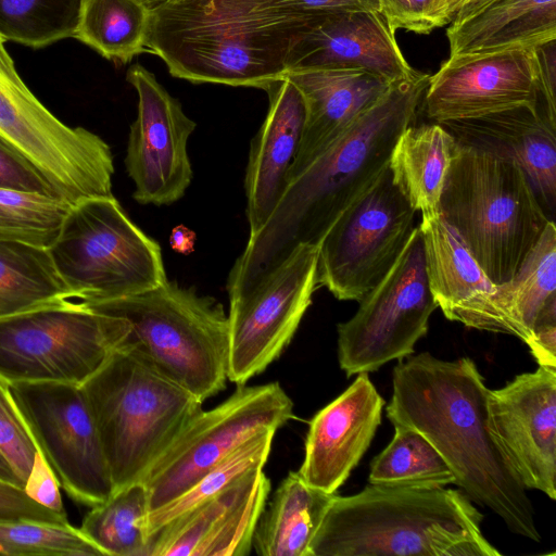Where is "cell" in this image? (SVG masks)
Instances as JSON below:
<instances>
[{
  "label": "cell",
  "instance_id": "39",
  "mask_svg": "<svg viewBox=\"0 0 556 556\" xmlns=\"http://www.w3.org/2000/svg\"><path fill=\"white\" fill-rule=\"evenodd\" d=\"M0 450L26 484L38 459L39 450L9 390L0 379Z\"/></svg>",
  "mask_w": 556,
  "mask_h": 556
},
{
  "label": "cell",
  "instance_id": "32",
  "mask_svg": "<svg viewBox=\"0 0 556 556\" xmlns=\"http://www.w3.org/2000/svg\"><path fill=\"white\" fill-rule=\"evenodd\" d=\"M150 511L149 491L139 481L91 507L79 529L106 556H148Z\"/></svg>",
  "mask_w": 556,
  "mask_h": 556
},
{
  "label": "cell",
  "instance_id": "13",
  "mask_svg": "<svg viewBox=\"0 0 556 556\" xmlns=\"http://www.w3.org/2000/svg\"><path fill=\"white\" fill-rule=\"evenodd\" d=\"M293 417V402L278 382L238 386L225 402L195 415L142 479L151 511L179 496L262 429L277 430Z\"/></svg>",
  "mask_w": 556,
  "mask_h": 556
},
{
  "label": "cell",
  "instance_id": "49",
  "mask_svg": "<svg viewBox=\"0 0 556 556\" xmlns=\"http://www.w3.org/2000/svg\"><path fill=\"white\" fill-rule=\"evenodd\" d=\"M147 4H149L151 8H153L154 5L161 3V2H164L166 0H143Z\"/></svg>",
  "mask_w": 556,
  "mask_h": 556
},
{
  "label": "cell",
  "instance_id": "19",
  "mask_svg": "<svg viewBox=\"0 0 556 556\" xmlns=\"http://www.w3.org/2000/svg\"><path fill=\"white\" fill-rule=\"evenodd\" d=\"M270 492L255 468L149 536L148 556H245Z\"/></svg>",
  "mask_w": 556,
  "mask_h": 556
},
{
  "label": "cell",
  "instance_id": "29",
  "mask_svg": "<svg viewBox=\"0 0 556 556\" xmlns=\"http://www.w3.org/2000/svg\"><path fill=\"white\" fill-rule=\"evenodd\" d=\"M455 144V138L439 123L413 124L396 140L389 169L416 212L438 211Z\"/></svg>",
  "mask_w": 556,
  "mask_h": 556
},
{
  "label": "cell",
  "instance_id": "30",
  "mask_svg": "<svg viewBox=\"0 0 556 556\" xmlns=\"http://www.w3.org/2000/svg\"><path fill=\"white\" fill-rule=\"evenodd\" d=\"M72 300L48 248L0 239V318Z\"/></svg>",
  "mask_w": 556,
  "mask_h": 556
},
{
  "label": "cell",
  "instance_id": "23",
  "mask_svg": "<svg viewBox=\"0 0 556 556\" xmlns=\"http://www.w3.org/2000/svg\"><path fill=\"white\" fill-rule=\"evenodd\" d=\"M265 91L269 108L251 142L244 179L250 236L267 223L286 190L305 119L302 94L287 76Z\"/></svg>",
  "mask_w": 556,
  "mask_h": 556
},
{
  "label": "cell",
  "instance_id": "6",
  "mask_svg": "<svg viewBox=\"0 0 556 556\" xmlns=\"http://www.w3.org/2000/svg\"><path fill=\"white\" fill-rule=\"evenodd\" d=\"M81 386L115 491L142 481L202 402L121 345Z\"/></svg>",
  "mask_w": 556,
  "mask_h": 556
},
{
  "label": "cell",
  "instance_id": "28",
  "mask_svg": "<svg viewBox=\"0 0 556 556\" xmlns=\"http://www.w3.org/2000/svg\"><path fill=\"white\" fill-rule=\"evenodd\" d=\"M336 493L307 484L290 472L262 513L253 538L261 556H309V545Z\"/></svg>",
  "mask_w": 556,
  "mask_h": 556
},
{
  "label": "cell",
  "instance_id": "27",
  "mask_svg": "<svg viewBox=\"0 0 556 556\" xmlns=\"http://www.w3.org/2000/svg\"><path fill=\"white\" fill-rule=\"evenodd\" d=\"M448 58L529 49L556 39V0H495L446 29Z\"/></svg>",
  "mask_w": 556,
  "mask_h": 556
},
{
  "label": "cell",
  "instance_id": "5",
  "mask_svg": "<svg viewBox=\"0 0 556 556\" xmlns=\"http://www.w3.org/2000/svg\"><path fill=\"white\" fill-rule=\"evenodd\" d=\"M438 212L494 285L516 274L553 220L515 161L458 142Z\"/></svg>",
  "mask_w": 556,
  "mask_h": 556
},
{
  "label": "cell",
  "instance_id": "35",
  "mask_svg": "<svg viewBox=\"0 0 556 556\" xmlns=\"http://www.w3.org/2000/svg\"><path fill=\"white\" fill-rule=\"evenodd\" d=\"M84 0H0V37L39 49L74 37Z\"/></svg>",
  "mask_w": 556,
  "mask_h": 556
},
{
  "label": "cell",
  "instance_id": "9",
  "mask_svg": "<svg viewBox=\"0 0 556 556\" xmlns=\"http://www.w3.org/2000/svg\"><path fill=\"white\" fill-rule=\"evenodd\" d=\"M129 331L124 318L73 300L0 318V379L83 384Z\"/></svg>",
  "mask_w": 556,
  "mask_h": 556
},
{
  "label": "cell",
  "instance_id": "20",
  "mask_svg": "<svg viewBox=\"0 0 556 556\" xmlns=\"http://www.w3.org/2000/svg\"><path fill=\"white\" fill-rule=\"evenodd\" d=\"M359 70L392 83L412 76L394 34L379 12L351 11L312 16L294 39L287 74Z\"/></svg>",
  "mask_w": 556,
  "mask_h": 556
},
{
  "label": "cell",
  "instance_id": "36",
  "mask_svg": "<svg viewBox=\"0 0 556 556\" xmlns=\"http://www.w3.org/2000/svg\"><path fill=\"white\" fill-rule=\"evenodd\" d=\"M71 206L58 197L0 189V239L49 248Z\"/></svg>",
  "mask_w": 556,
  "mask_h": 556
},
{
  "label": "cell",
  "instance_id": "11",
  "mask_svg": "<svg viewBox=\"0 0 556 556\" xmlns=\"http://www.w3.org/2000/svg\"><path fill=\"white\" fill-rule=\"evenodd\" d=\"M437 307L418 225L386 276L359 301L354 316L338 325L340 368L351 377L413 355Z\"/></svg>",
  "mask_w": 556,
  "mask_h": 556
},
{
  "label": "cell",
  "instance_id": "43",
  "mask_svg": "<svg viewBox=\"0 0 556 556\" xmlns=\"http://www.w3.org/2000/svg\"><path fill=\"white\" fill-rule=\"evenodd\" d=\"M289 12L300 16H317L351 11L379 12L378 0H276Z\"/></svg>",
  "mask_w": 556,
  "mask_h": 556
},
{
  "label": "cell",
  "instance_id": "17",
  "mask_svg": "<svg viewBox=\"0 0 556 556\" xmlns=\"http://www.w3.org/2000/svg\"><path fill=\"white\" fill-rule=\"evenodd\" d=\"M488 429L527 490L556 500V368L539 366L488 390Z\"/></svg>",
  "mask_w": 556,
  "mask_h": 556
},
{
  "label": "cell",
  "instance_id": "14",
  "mask_svg": "<svg viewBox=\"0 0 556 556\" xmlns=\"http://www.w3.org/2000/svg\"><path fill=\"white\" fill-rule=\"evenodd\" d=\"M40 455L59 486L93 507L115 492L100 437L80 384L8 383Z\"/></svg>",
  "mask_w": 556,
  "mask_h": 556
},
{
  "label": "cell",
  "instance_id": "10",
  "mask_svg": "<svg viewBox=\"0 0 556 556\" xmlns=\"http://www.w3.org/2000/svg\"><path fill=\"white\" fill-rule=\"evenodd\" d=\"M0 37V136L23 153L72 205L112 197L109 144L56 118L28 89Z\"/></svg>",
  "mask_w": 556,
  "mask_h": 556
},
{
  "label": "cell",
  "instance_id": "4",
  "mask_svg": "<svg viewBox=\"0 0 556 556\" xmlns=\"http://www.w3.org/2000/svg\"><path fill=\"white\" fill-rule=\"evenodd\" d=\"M459 490L370 484L334 495L309 556H501Z\"/></svg>",
  "mask_w": 556,
  "mask_h": 556
},
{
  "label": "cell",
  "instance_id": "44",
  "mask_svg": "<svg viewBox=\"0 0 556 556\" xmlns=\"http://www.w3.org/2000/svg\"><path fill=\"white\" fill-rule=\"evenodd\" d=\"M539 366L556 368V313L541 315L526 343Z\"/></svg>",
  "mask_w": 556,
  "mask_h": 556
},
{
  "label": "cell",
  "instance_id": "45",
  "mask_svg": "<svg viewBox=\"0 0 556 556\" xmlns=\"http://www.w3.org/2000/svg\"><path fill=\"white\" fill-rule=\"evenodd\" d=\"M24 490L40 504L56 511L65 513L59 492V483L42 456L38 459Z\"/></svg>",
  "mask_w": 556,
  "mask_h": 556
},
{
  "label": "cell",
  "instance_id": "46",
  "mask_svg": "<svg viewBox=\"0 0 556 556\" xmlns=\"http://www.w3.org/2000/svg\"><path fill=\"white\" fill-rule=\"evenodd\" d=\"M195 242V233L180 225L172 230L169 237V243L173 250L176 252L188 254L193 251Z\"/></svg>",
  "mask_w": 556,
  "mask_h": 556
},
{
  "label": "cell",
  "instance_id": "47",
  "mask_svg": "<svg viewBox=\"0 0 556 556\" xmlns=\"http://www.w3.org/2000/svg\"><path fill=\"white\" fill-rule=\"evenodd\" d=\"M0 481L14 485L20 489H25V483L16 473L10 460L4 453L0 450Z\"/></svg>",
  "mask_w": 556,
  "mask_h": 556
},
{
  "label": "cell",
  "instance_id": "26",
  "mask_svg": "<svg viewBox=\"0 0 556 556\" xmlns=\"http://www.w3.org/2000/svg\"><path fill=\"white\" fill-rule=\"evenodd\" d=\"M556 227L549 220L506 282L486 295L475 329L513 334L527 343L539 315L556 304Z\"/></svg>",
  "mask_w": 556,
  "mask_h": 556
},
{
  "label": "cell",
  "instance_id": "3",
  "mask_svg": "<svg viewBox=\"0 0 556 556\" xmlns=\"http://www.w3.org/2000/svg\"><path fill=\"white\" fill-rule=\"evenodd\" d=\"M309 17L276 0H166L151 10L146 49L176 78L265 90L287 75Z\"/></svg>",
  "mask_w": 556,
  "mask_h": 556
},
{
  "label": "cell",
  "instance_id": "48",
  "mask_svg": "<svg viewBox=\"0 0 556 556\" xmlns=\"http://www.w3.org/2000/svg\"><path fill=\"white\" fill-rule=\"evenodd\" d=\"M495 0H464L452 23H459Z\"/></svg>",
  "mask_w": 556,
  "mask_h": 556
},
{
  "label": "cell",
  "instance_id": "37",
  "mask_svg": "<svg viewBox=\"0 0 556 556\" xmlns=\"http://www.w3.org/2000/svg\"><path fill=\"white\" fill-rule=\"evenodd\" d=\"M0 555L104 556L79 528L26 520L0 522Z\"/></svg>",
  "mask_w": 556,
  "mask_h": 556
},
{
  "label": "cell",
  "instance_id": "2",
  "mask_svg": "<svg viewBox=\"0 0 556 556\" xmlns=\"http://www.w3.org/2000/svg\"><path fill=\"white\" fill-rule=\"evenodd\" d=\"M392 386L386 410L393 426L422 434L471 502L498 515L513 533L540 542L527 489L488 429L489 389L475 362L410 355L394 367Z\"/></svg>",
  "mask_w": 556,
  "mask_h": 556
},
{
  "label": "cell",
  "instance_id": "12",
  "mask_svg": "<svg viewBox=\"0 0 556 556\" xmlns=\"http://www.w3.org/2000/svg\"><path fill=\"white\" fill-rule=\"evenodd\" d=\"M416 211L389 166L333 222L318 243L317 286L359 302L392 267L415 226Z\"/></svg>",
  "mask_w": 556,
  "mask_h": 556
},
{
  "label": "cell",
  "instance_id": "33",
  "mask_svg": "<svg viewBox=\"0 0 556 556\" xmlns=\"http://www.w3.org/2000/svg\"><path fill=\"white\" fill-rule=\"evenodd\" d=\"M394 430L391 442L370 464V484L435 488L454 483L447 464L422 434L401 426Z\"/></svg>",
  "mask_w": 556,
  "mask_h": 556
},
{
  "label": "cell",
  "instance_id": "16",
  "mask_svg": "<svg viewBox=\"0 0 556 556\" xmlns=\"http://www.w3.org/2000/svg\"><path fill=\"white\" fill-rule=\"evenodd\" d=\"M126 79L138 94L125 157L135 185L132 197L140 204H172L182 198L192 179L187 146L197 124L144 66H130Z\"/></svg>",
  "mask_w": 556,
  "mask_h": 556
},
{
  "label": "cell",
  "instance_id": "24",
  "mask_svg": "<svg viewBox=\"0 0 556 556\" xmlns=\"http://www.w3.org/2000/svg\"><path fill=\"white\" fill-rule=\"evenodd\" d=\"M441 124L456 142L515 161L547 215L556 207V127L529 108Z\"/></svg>",
  "mask_w": 556,
  "mask_h": 556
},
{
  "label": "cell",
  "instance_id": "15",
  "mask_svg": "<svg viewBox=\"0 0 556 556\" xmlns=\"http://www.w3.org/2000/svg\"><path fill=\"white\" fill-rule=\"evenodd\" d=\"M318 245L301 244L253 289L229 302L227 379L245 384L293 338L317 286Z\"/></svg>",
  "mask_w": 556,
  "mask_h": 556
},
{
  "label": "cell",
  "instance_id": "22",
  "mask_svg": "<svg viewBox=\"0 0 556 556\" xmlns=\"http://www.w3.org/2000/svg\"><path fill=\"white\" fill-rule=\"evenodd\" d=\"M286 76L301 92L305 106L302 138L288 172V185L370 108L391 83L359 70L302 71Z\"/></svg>",
  "mask_w": 556,
  "mask_h": 556
},
{
  "label": "cell",
  "instance_id": "25",
  "mask_svg": "<svg viewBox=\"0 0 556 556\" xmlns=\"http://www.w3.org/2000/svg\"><path fill=\"white\" fill-rule=\"evenodd\" d=\"M419 228L428 283L438 307L447 319L473 328L482 303L495 285L438 211L421 213Z\"/></svg>",
  "mask_w": 556,
  "mask_h": 556
},
{
  "label": "cell",
  "instance_id": "40",
  "mask_svg": "<svg viewBox=\"0 0 556 556\" xmlns=\"http://www.w3.org/2000/svg\"><path fill=\"white\" fill-rule=\"evenodd\" d=\"M0 189L61 198L40 170L1 136Z\"/></svg>",
  "mask_w": 556,
  "mask_h": 556
},
{
  "label": "cell",
  "instance_id": "34",
  "mask_svg": "<svg viewBox=\"0 0 556 556\" xmlns=\"http://www.w3.org/2000/svg\"><path fill=\"white\" fill-rule=\"evenodd\" d=\"M275 433L276 429H262L179 496L150 511L148 535L150 536L173 519L217 495L248 471L263 468L267 462Z\"/></svg>",
  "mask_w": 556,
  "mask_h": 556
},
{
  "label": "cell",
  "instance_id": "41",
  "mask_svg": "<svg viewBox=\"0 0 556 556\" xmlns=\"http://www.w3.org/2000/svg\"><path fill=\"white\" fill-rule=\"evenodd\" d=\"M25 520L71 525L66 513L51 509L29 496L24 489L0 481V522Z\"/></svg>",
  "mask_w": 556,
  "mask_h": 556
},
{
  "label": "cell",
  "instance_id": "31",
  "mask_svg": "<svg viewBox=\"0 0 556 556\" xmlns=\"http://www.w3.org/2000/svg\"><path fill=\"white\" fill-rule=\"evenodd\" d=\"M151 10L143 0H84L74 38L126 64L147 52Z\"/></svg>",
  "mask_w": 556,
  "mask_h": 556
},
{
  "label": "cell",
  "instance_id": "8",
  "mask_svg": "<svg viewBox=\"0 0 556 556\" xmlns=\"http://www.w3.org/2000/svg\"><path fill=\"white\" fill-rule=\"evenodd\" d=\"M48 250L71 299L84 304L131 296L167 280L159 243L114 195L72 205Z\"/></svg>",
  "mask_w": 556,
  "mask_h": 556
},
{
  "label": "cell",
  "instance_id": "21",
  "mask_svg": "<svg viewBox=\"0 0 556 556\" xmlns=\"http://www.w3.org/2000/svg\"><path fill=\"white\" fill-rule=\"evenodd\" d=\"M384 404L368 372L357 374L353 383L309 421L304 460L298 470L302 479L336 493L369 447Z\"/></svg>",
  "mask_w": 556,
  "mask_h": 556
},
{
  "label": "cell",
  "instance_id": "1",
  "mask_svg": "<svg viewBox=\"0 0 556 556\" xmlns=\"http://www.w3.org/2000/svg\"><path fill=\"white\" fill-rule=\"evenodd\" d=\"M416 71L387 91L300 175L290 180L267 223L250 236L229 273L235 301L301 244L318 245L337 217L389 166L401 134L416 121L430 80Z\"/></svg>",
  "mask_w": 556,
  "mask_h": 556
},
{
  "label": "cell",
  "instance_id": "18",
  "mask_svg": "<svg viewBox=\"0 0 556 556\" xmlns=\"http://www.w3.org/2000/svg\"><path fill=\"white\" fill-rule=\"evenodd\" d=\"M422 103L434 123L521 106L538 111L532 48L448 58L430 76Z\"/></svg>",
  "mask_w": 556,
  "mask_h": 556
},
{
  "label": "cell",
  "instance_id": "42",
  "mask_svg": "<svg viewBox=\"0 0 556 556\" xmlns=\"http://www.w3.org/2000/svg\"><path fill=\"white\" fill-rule=\"evenodd\" d=\"M539 113L556 127V39L532 48Z\"/></svg>",
  "mask_w": 556,
  "mask_h": 556
},
{
  "label": "cell",
  "instance_id": "38",
  "mask_svg": "<svg viewBox=\"0 0 556 556\" xmlns=\"http://www.w3.org/2000/svg\"><path fill=\"white\" fill-rule=\"evenodd\" d=\"M464 0H378L379 13L389 29L428 35L450 25Z\"/></svg>",
  "mask_w": 556,
  "mask_h": 556
},
{
  "label": "cell",
  "instance_id": "7",
  "mask_svg": "<svg viewBox=\"0 0 556 556\" xmlns=\"http://www.w3.org/2000/svg\"><path fill=\"white\" fill-rule=\"evenodd\" d=\"M127 320L122 345L201 402L225 389L228 317L214 298L166 280L119 300L86 304Z\"/></svg>",
  "mask_w": 556,
  "mask_h": 556
}]
</instances>
